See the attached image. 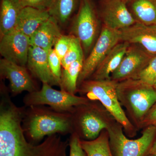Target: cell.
<instances>
[{
	"label": "cell",
	"instance_id": "obj_1",
	"mask_svg": "<svg viewBox=\"0 0 156 156\" xmlns=\"http://www.w3.org/2000/svg\"><path fill=\"white\" fill-rule=\"evenodd\" d=\"M25 108L12 102L7 89L1 90L0 156H67L69 140L60 134L48 136L40 144L27 140L22 127Z\"/></svg>",
	"mask_w": 156,
	"mask_h": 156
},
{
	"label": "cell",
	"instance_id": "obj_2",
	"mask_svg": "<svg viewBox=\"0 0 156 156\" xmlns=\"http://www.w3.org/2000/svg\"><path fill=\"white\" fill-rule=\"evenodd\" d=\"M25 107L22 127L30 142L38 144L45 136L73 132L72 113L55 111L44 105Z\"/></svg>",
	"mask_w": 156,
	"mask_h": 156
},
{
	"label": "cell",
	"instance_id": "obj_3",
	"mask_svg": "<svg viewBox=\"0 0 156 156\" xmlns=\"http://www.w3.org/2000/svg\"><path fill=\"white\" fill-rule=\"evenodd\" d=\"M118 82L111 79L87 80L78 87V92L90 101H99L117 122L126 131L133 134L134 128L120 105Z\"/></svg>",
	"mask_w": 156,
	"mask_h": 156
},
{
	"label": "cell",
	"instance_id": "obj_4",
	"mask_svg": "<svg viewBox=\"0 0 156 156\" xmlns=\"http://www.w3.org/2000/svg\"><path fill=\"white\" fill-rule=\"evenodd\" d=\"M90 102L85 97H80L64 90L53 89L48 83H43L41 89L28 93L23 98L26 107L48 105L55 111L72 113L76 107Z\"/></svg>",
	"mask_w": 156,
	"mask_h": 156
},
{
	"label": "cell",
	"instance_id": "obj_5",
	"mask_svg": "<svg viewBox=\"0 0 156 156\" xmlns=\"http://www.w3.org/2000/svg\"><path fill=\"white\" fill-rule=\"evenodd\" d=\"M122 126L111 125L108 129L110 144L115 156H145L149 153L156 134V126L149 125L142 136L135 140L127 138Z\"/></svg>",
	"mask_w": 156,
	"mask_h": 156
},
{
	"label": "cell",
	"instance_id": "obj_6",
	"mask_svg": "<svg viewBox=\"0 0 156 156\" xmlns=\"http://www.w3.org/2000/svg\"><path fill=\"white\" fill-rule=\"evenodd\" d=\"M119 97H124L132 112L142 118L156 103V89L135 79L118 82Z\"/></svg>",
	"mask_w": 156,
	"mask_h": 156
},
{
	"label": "cell",
	"instance_id": "obj_7",
	"mask_svg": "<svg viewBox=\"0 0 156 156\" xmlns=\"http://www.w3.org/2000/svg\"><path fill=\"white\" fill-rule=\"evenodd\" d=\"M72 115L73 132L84 140L96 139L103 130H107L111 126L100 110L90 102L76 107Z\"/></svg>",
	"mask_w": 156,
	"mask_h": 156
},
{
	"label": "cell",
	"instance_id": "obj_8",
	"mask_svg": "<svg viewBox=\"0 0 156 156\" xmlns=\"http://www.w3.org/2000/svg\"><path fill=\"white\" fill-rule=\"evenodd\" d=\"M120 41L119 30L111 29L103 25L92 51L84 61L78 78V87L83 82L92 76L108 53Z\"/></svg>",
	"mask_w": 156,
	"mask_h": 156
},
{
	"label": "cell",
	"instance_id": "obj_9",
	"mask_svg": "<svg viewBox=\"0 0 156 156\" xmlns=\"http://www.w3.org/2000/svg\"><path fill=\"white\" fill-rule=\"evenodd\" d=\"M98 30V20L90 0H80V9L72 27L73 35L76 37L86 51L92 48Z\"/></svg>",
	"mask_w": 156,
	"mask_h": 156
},
{
	"label": "cell",
	"instance_id": "obj_10",
	"mask_svg": "<svg viewBox=\"0 0 156 156\" xmlns=\"http://www.w3.org/2000/svg\"><path fill=\"white\" fill-rule=\"evenodd\" d=\"M155 56L139 45L129 44L119 66L112 73L111 79L120 82L133 79Z\"/></svg>",
	"mask_w": 156,
	"mask_h": 156
},
{
	"label": "cell",
	"instance_id": "obj_11",
	"mask_svg": "<svg viewBox=\"0 0 156 156\" xmlns=\"http://www.w3.org/2000/svg\"><path fill=\"white\" fill-rule=\"evenodd\" d=\"M30 46V37L14 30L1 37L0 53L3 58L26 66Z\"/></svg>",
	"mask_w": 156,
	"mask_h": 156
},
{
	"label": "cell",
	"instance_id": "obj_12",
	"mask_svg": "<svg viewBox=\"0 0 156 156\" xmlns=\"http://www.w3.org/2000/svg\"><path fill=\"white\" fill-rule=\"evenodd\" d=\"M0 74L1 77L9 81L10 91L14 96L24 91L30 93L39 90L26 66L2 58L0 60Z\"/></svg>",
	"mask_w": 156,
	"mask_h": 156
},
{
	"label": "cell",
	"instance_id": "obj_13",
	"mask_svg": "<svg viewBox=\"0 0 156 156\" xmlns=\"http://www.w3.org/2000/svg\"><path fill=\"white\" fill-rule=\"evenodd\" d=\"M103 25L120 30L136 23L124 0H105L101 11Z\"/></svg>",
	"mask_w": 156,
	"mask_h": 156
},
{
	"label": "cell",
	"instance_id": "obj_14",
	"mask_svg": "<svg viewBox=\"0 0 156 156\" xmlns=\"http://www.w3.org/2000/svg\"><path fill=\"white\" fill-rule=\"evenodd\" d=\"M119 31L121 41L139 45L156 56V25L136 23Z\"/></svg>",
	"mask_w": 156,
	"mask_h": 156
},
{
	"label": "cell",
	"instance_id": "obj_15",
	"mask_svg": "<svg viewBox=\"0 0 156 156\" xmlns=\"http://www.w3.org/2000/svg\"><path fill=\"white\" fill-rule=\"evenodd\" d=\"M27 67L32 76L43 83L51 86H59V83L53 76L48 62V51L42 48L31 46Z\"/></svg>",
	"mask_w": 156,
	"mask_h": 156
},
{
	"label": "cell",
	"instance_id": "obj_16",
	"mask_svg": "<svg viewBox=\"0 0 156 156\" xmlns=\"http://www.w3.org/2000/svg\"><path fill=\"white\" fill-rule=\"evenodd\" d=\"M56 20L50 16L30 37V45L48 51L54 48L62 35Z\"/></svg>",
	"mask_w": 156,
	"mask_h": 156
},
{
	"label": "cell",
	"instance_id": "obj_17",
	"mask_svg": "<svg viewBox=\"0 0 156 156\" xmlns=\"http://www.w3.org/2000/svg\"><path fill=\"white\" fill-rule=\"evenodd\" d=\"M50 16L48 10L24 7L20 14L14 30L30 37Z\"/></svg>",
	"mask_w": 156,
	"mask_h": 156
},
{
	"label": "cell",
	"instance_id": "obj_18",
	"mask_svg": "<svg viewBox=\"0 0 156 156\" xmlns=\"http://www.w3.org/2000/svg\"><path fill=\"white\" fill-rule=\"evenodd\" d=\"M129 43L120 41L114 47L104 58L92 76V80H106L119 66Z\"/></svg>",
	"mask_w": 156,
	"mask_h": 156
},
{
	"label": "cell",
	"instance_id": "obj_19",
	"mask_svg": "<svg viewBox=\"0 0 156 156\" xmlns=\"http://www.w3.org/2000/svg\"><path fill=\"white\" fill-rule=\"evenodd\" d=\"M136 23L156 25V0H124Z\"/></svg>",
	"mask_w": 156,
	"mask_h": 156
},
{
	"label": "cell",
	"instance_id": "obj_20",
	"mask_svg": "<svg viewBox=\"0 0 156 156\" xmlns=\"http://www.w3.org/2000/svg\"><path fill=\"white\" fill-rule=\"evenodd\" d=\"M23 8L19 0H2L0 10V37L14 30Z\"/></svg>",
	"mask_w": 156,
	"mask_h": 156
},
{
	"label": "cell",
	"instance_id": "obj_21",
	"mask_svg": "<svg viewBox=\"0 0 156 156\" xmlns=\"http://www.w3.org/2000/svg\"><path fill=\"white\" fill-rule=\"evenodd\" d=\"M80 143L87 156H114L107 130H103L96 139L91 140L81 139Z\"/></svg>",
	"mask_w": 156,
	"mask_h": 156
},
{
	"label": "cell",
	"instance_id": "obj_22",
	"mask_svg": "<svg viewBox=\"0 0 156 156\" xmlns=\"http://www.w3.org/2000/svg\"><path fill=\"white\" fill-rule=\"evenodd\" d=\"M84 57L78 59L62 72L59 86L61 90L75 95L78 92V80L84 63Z\"/></svg>",
	"mask_w": 156,
	"mask_h": 156
},
{
	"label": "cell",
	"instance_id": "obj_23",
	"mask_svg": "<svg viewBox=\"0 0 156 156\" xmlns=\"http://www.w3.org/2000/svg\"><path fill=\"white\" fill-rule=\"evenodd\" d=\"M77 0H51L48 11L58 23L64 24L73 14Z\"/></svg>",
	"mask_w": 156,
	"mask_h": 156
},
{
	"label": "cell",
	"instance_id": "obj_24",
	"mask_svg": "<svg viewBox=\"0 0 156 156\" xmlns=\"http://www.w3.org/2000/svg\"><path fill=\"white\" fill-rule=\"evenodd\" d=\"M83 48L80 40L73 35L68 51L61 60L63 69L66 68L73 62L84 57Z\"/></svg>",
	"mask_w": 156,
	"mask_h": 156
},
{
	"label": "cell",
	"instance_id": "obj_25",
	"mask_svg": "<svg viewBox=\"0 0 156 156\" xmlns=\"http://www.w3.org/2000/svg\"><path fill=\"white\" fill-rule=\"evenodd\" d=\"M133 79H137L153 87L156 79V56L152 59L146 67Z\"/></svg>",
	"mask_w": 156,
	"mask_h": 156
},
{
	"label": "cell",
	"instance_id": "obj_26",
	"mask_svg": "<svg viewBox=\"0 0 156 156\" xmlns=\"http://www.w3.org/2000/svg\"><path fill=\"white\" fill-rule=\"evenodd\" d=\"M48 62L52 73L55 78L60 83L62 75V64L61 58L57 55L54 49L48 51Z\"/></svg>",
	"mask_w": 156,
	"mask_h": 156
},
{
	"label": "cell",
	"instance_id": "obj_27",
	"mask_svg": "<svg viewBox=\"0 0 156 156\" xmlns=\"http://www.w3.org/2000/svg\"><path fill=\"white\" fill-rule=\"evenodd\" d=\"M73 35H62L57 41L53 49L61 60L65 56L70 47Z\"/></svg>",
	"mask_w": 156,
	"mask_h": 156
},
{
	"label": "cell",
	"instance_id": "obj_28",
	"mask_svg": "<svg viewBox=\"0 0 156 156\" xmlns=\"http://www.w3.org/2000/svg\"><path fill=\"white\" fill-rule=\"evenodd\" d=\"M80 140L75 132L71 134L69 140V156H87L81 146Z\"/></svg>",
	"mask_w": 156,
	"mask_h": 156
},
{
	"label": "cell",
	"instance_id": "obj_29",
	"mask_svg": "<svg viewBox=\"0 0 156 156\" xmlns=\"http://www.w3.org/2000/svg\"><path fill=\"white\" fill-rule=\"evenodd\" d=\"M23 7L48 10L51 0H19Z\"/></svg>",
	"mask_w": 156,
	"mask_h": 156
},
{
	"label": "cell",
	"instance_id": "obj_30",
	"mask_svg": "<svg viewBox=\"0 0 156 156\" xmlns=\"http://www.w3.org/2000/svg\"><path fill=\"white\" fill-rule=\"evenodd\" d=\"M145 122L149 125L156 126V103L147 114Z\"/></svg>",
	"mask_w": 156,
	"mask_h": 156
},
{
	"label": "cell",
	"instance_id": "obj_31",
	"mask_svg": "<svg viewBox=\"0 0 156 156\" xmlns=\"http://www.w3.org/2000/svg\"><path fill=\"white\" fill-rule=\"evenodd\" d=\"M148 154H151L156 156V139L155 141L153 144Z\"/></svg>",
	"mask_w": 156,
	"mask_h": 156
},
{
	"label": "cell",
	"instance_id": "obj_32",
	"mask_svg": "<svg viewBox=\"0 0 156 156\" xmlns=\"http://www.w3.org/2000/svg\"><path fill=\"white\" fill-rule=\"evenodd\" d=\"M153 87L154 88H155V89H156V79L154 83Z\"/></svg>",
	"mask_w": 156,
	"mask_h": 156
},
{
	"label": "cell",
	"instance_id": "obj_33",
	"mask_svg": "<svg viewBox=\"0 0 156 156\" xmlns=\"http://www.w3.org/2000/svg\"><path fill=\"white\" fill-rule=\"evenodd\" d=\"M156 156L154 155L151 154H148L146 156Z\"/></svg>",
	"mask_w": 156,
	"mask_h": 156
}]
</instances>
